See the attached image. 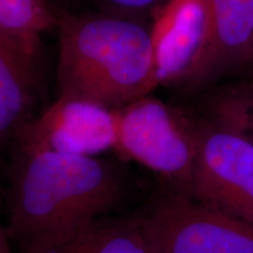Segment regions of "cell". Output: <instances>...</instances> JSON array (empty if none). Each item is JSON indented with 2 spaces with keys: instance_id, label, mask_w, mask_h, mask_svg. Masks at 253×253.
<instances>
[{
  "instance_id": "obj_1",
  "label": "cell",
  "mask_w": 253,
  "mask_h": 253,
  "mask_svg": "<svg viewBox=\"0 0 253 253\" xmlns=\"http://www.w3.org/2000/svg\"><path fill=\"white\" fill-rule=\"evenodd\" d=\"M8 179V235L19 249L100 219L125 194L119 168L97 156L17 150Z\"/></svg>"
},
{
  "instance_id": "obj_2",
  "label": "cell",
  "mask_w": 253,
  "mask_h": 253,
  "mask_svg": "<svg viewBox=\"0 0 253 253\" xmlns=\"http://www.w3.org/2000/svg\"><path fill=\"white\" fill-rule=\"evenodd\" d=\"M60 95L119 109L156 88L151 26L120 14L60 15Z\"/></svg>"
},
{
  "instance_id": "obj_3",
  "label": "cell",
  "mask_w": 253,
  "mask_h": 253,
  "mask_svg": "<svg viewBox=\"0 0 253 253\" xmlns=\"http://www.w3.org/2000/svg\"><path fill=\"white\" fill-rule=\"evenodd\" d=\"M119 115L116 153L190 197L198 158L195 119L149 95L119 108Z\"/></svg>"
},
{
  "instance_id": "obj_4",
  "label": "cell",
  "mask_w": 253,
  "mask_h": 253,
  "mask_svg": "<svg viewBox=\"0 0 253 253\" xmlns=\"http://www.w3.org/2000/svg\"><path fill=\"white\" fill-rule=\"evenodd\" d=\"M149 253H253V225L168 188L137 217Z\"/></svg>"
},
{
  "instance_id": "obj_5",
  "label": "cell",
  "mask_w": 253,
  "mask_h": 253,
  "mask_svg": "<svg viewBox=\"0 0 253 253\" xmlns=\"http://www.w3.org/2000/svg\"><path fill=\"white\" fill-rule=\"evenodd\" d=\"M198 158L190 197L253 225V145L195 120Z\"/></svg>"
},
{
  "instance_id": "obj_6",
  "label": "cell",
  "mask_w": 253,
  "mask_h": 253,
  "mask_svg": "<svg viewBox=\"0 0 253 253\" xmlns=\"http://www.w3.org/2000/svg\"><path fill=\"white\" fill-rule=\"evenodd\" d=\"M153 13L158 86H203L212 52L209 0H168Z\"/></svg>"
},
{
  "instance_id": "obj_7",
  "label": "cell",
  "mask_w": 253,
  "mask_h": 253,
  "mask_svg": "<svg viewBox=\"0 0 253 253\" xmlns=\"http://www.w3.org/2000/svg\"><path fill=\"white\" fill-rule=\"evenodd\" d=\"M119 109L77 97L63 96L17 132L18 151H54L99 156L115 150Z\"/></svg>"
},
{
  "instance_id": "obj_8",
  "label": "cell",
  "mask_w": 253,
  "mask_h": 253,
  "mask_svg": "<svg viewBox=\"0 0 253 253\" xmlns=\"http://www.w3.org/2000/svg\"><path fill=\"white\" fill-rule=\"evenodd\" d=\"M212 52L205 84L253 58V0H209Z\"/></svg>"
},
{
  "instance_id": "obj_9",
  "label": "cell",
  "mask_w": 253,
  "mask_h": 253,
  "mask_svg": "<svg viewBox=\"0 0 253 253\" xmlns=\"http://www.w3.org/2000/svg\"><path fill=\"white\" fill-rule=\"evenodd\" d=\"M18 253H149L137 217L100 219L81 229L48 237L19 249Z\"/></svg>"
},
{
  "instance_id": "obj_10",
  "label": "cell",
  "mask_w": 253,
  "mask_h": 253,
  "mask_svg": "<svg viewBox=\"0 0 253 253\" xmlns=\"http://www.w3.org/2000/svg\"><path fill=\"white\" fill-rule=\"evenodd\" d=\"M38 65L27 61L0 43V138L13 140L17 132L34 119L40 96Z\"/></svg>"
},
{
  "instance_id": "obj_11",
  "label": "cell",
  "mask_w": 253,
  "mask_h": 253,
  "mask_svg": "<svg viewBox=\"0 0 253 253\" xmlns=\"http://www.w3.org/2000/svg\"><path fill=\"white\" fill-rule=\"evenodd\" d=\"M59 20L45 0H0V43L38 65L41 36Z\"/></svg>"
},
{
  "instance_id": "obj_12",
  "label": "cell",
  "mask_w": 253,
  "mask_h": 253,
  "mask_svg": "<svg viewBox=\"0 0 253 253\" xmlns=\"http://www.w3.org/2000/svg\"><path fill=\"white\" fill-rule=\"evenodd\" d=\"M104 7L109 8L114 14L120 15H134L144 13L162 6L168 0H96Z\"/></svg>"
},
{
  "instance_id": "obj_13",
  "label": "cell",
  "mask_w": 253,
  "mask_h": 253,
  "mask_svg": "<svg viewBox=\"0 0 253 253\" xmlns=\"http://www.w3.org/2000/svg\"><path fill=\"white\" fill-rule=\"evenodd\" d=\"M251 63L253 65V58H252V60H251Z\"/></svg>"
}]
</instances>
